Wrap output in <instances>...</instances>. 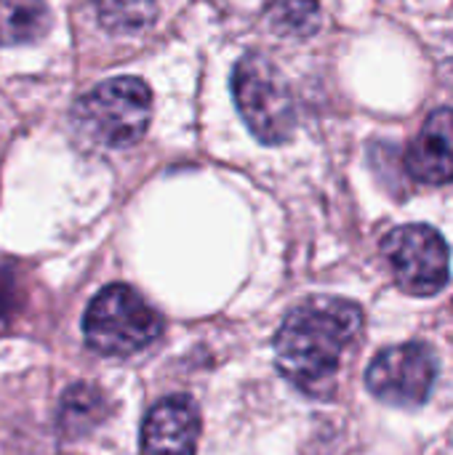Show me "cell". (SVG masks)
I'll use <instances>...</instances> for the list:
<instances>
[{
  "instance_id": "6da1fadb",
  "label": "cell",
  "mask_w": 453,
  "mask_h": 455,
  "mask_svg": "<svg viewBox=\"0 0 453 455\" xmlns=\"http://www.w3.org/2000/svg\"><path fill=\"white\" fill-rule=\"evenodd\" d=\"M363 325V312L355 301L336 296H312L294 307L278 336H275V363L283 379L310 395L328 397L342 355Z\"/></svg>"
},
{
  "instance_id": "7a4b0ae2",
  "label": "cell",
  "mask_w": 453,
  "mask_h": 455,
  "mask_svg": "<svg viewBox=\"0 0 453 455\" xmlns=\"http://www.w3.org/2000/svg\"><path fill=\"white\" fill-rule=\"evenodd\" d=\"M152 93L139 77H115L88 91L72 112L75 128L91 141L109 149L133 147L150 125Z\"/></svg>"
},
{
  "instance_id": "3957f363",
  "label": "cell",
  "mask_w": 453,
  "mask_h": 455,
  "mask_svg": "<svg viewBox=\"0 0 453 455\" xmlns=\"http://www.w3.org/2000/svg\"><path fill=\"white\" fill-rule=\"evenodd\" d=\"M163 333L160 315L128 285H107L83 317L85 344L107 357H128L152 347Z\"/></svg>"
},
{
  "instance_id": "277c9868",
  "label": "cell",
  "mask_w": 453,
  "mask_h": 455,
  "mask_svg": "<svg viewBox=\"0 0 453 455\" xmlns=\"http://www.w3.org/2000/svg\"><path fill=\"white\" fill-rule=\"evenodd\" d=\"M232 96L248 131L262 144H283L296 128L294 96L280 69L264 53H246L232 72Z\"/></svg>"
},
{
  "instance_id": "5b68a950",
  "label": "cell",
  "mask_w": 453,
  "mask_h": 455,
  "mask_svg": "<svg viewBox=\"0 0 453 455\" xmlns=\"http://www.w3.org/2000/svg\"><path fill=\"white\" fill-rule=\"evenodd\" d=\"M395 283L411 296H435L449 283V245L427 224H406L382 240Z\"/></svg>"
},
{
  "instance_id": "8992f818",
  "label": "cell",
  "mask_w": 453,
  "mask_h": 455,
  "mask_svg": "<svg viewBox=\"0 0 453 455\" xmlns=\"http://www.w3.org/2000/svg\"><path fill=\"white\" fill-rule=\"evenodd\" d=\"M438 381V360L425 344H400L379 352L368 371L366 387L368 392L392 408L414 411L427 403L433 387Z\"/></svg>"
},
{
  "instance_id": "52a82bcc",
  "label": "cell",
  "mask_w": 453,
  "mask_h": 455,
  "mask_svg": "<svg viewBox=\"0 0 453 455\" xmlns=\"http://www.w3.org/2000/svg\"><path fill=\"white\" fill-rule=\"evenodd\" d=\"M200 432L190 397L160 400L142 424V455H195Z\"/></svg>"
},
{
  "instance_id": "ba28073f",
  "label": "cell",
  "mask_w": 453,
  "mask_h": 455,
  "mask_svg": "<svg viewBox=\"0 0 453 455\" xmlns=\"http://www.w3.org/2000/svg\"><path fill=\"white\" fill-rule=\"evenodd\" d=\"M406 168L422 184L453 181V107L435 109L406 152Z\"/></svg>"
},
{
  "instance_id": "9c48e42d",
  "label": "cell",
  "mask_w": 453,
  "mask_h": 455,
  "mask_svg": "<svg viewBox=\"0 0 453 455\" xmlns=\"http://www.w3.org/2000/svg\"><path fill=\"white\" fill-rule=\"evenodd\" d=\"M48 32L43 0H0V45L35 43Z\"/></svg>"
},
{
  "instance_id": "30bf717a",
  "label": "cell",
  "mask_w": 453,
  "mask_h": 455,
  "mask_svg": "<svg viewBox=\"0 0 453 455\" xmlns=\"http://www.w3.org/2000/svg\"><path fill=\"white\" fill-rule=\"evenodd\" d=\"M267 24L280 37L304 40L320 29V0H270Z\"/></svg>"
},
{
  "instance_id": "8fae6325",
  "label": "cell",
  "mask_w": 453,
  "mask_h": 455,
  "mask_svg": "<svg viewBox=\"0 0 453 455\" xmlns=\"http://www.w3.org/2000/svg\"><path fill=\"white\" fill-rule=\"evenodd\" d=\"M93 8L101 27L115 35L142 32L158 13L155 0H93Z\"/></svg>"
},
{
  "instance_id": "7c38bea8",
  "label": "cell",
  "mask_w": 453,
  "mask_h": 455,
  "mask_svg": "<svg viewBox=\"0 0 453 455\" xmlns=\"http://www.w3.org/2000/svg\"><path fill=\"white\" fill-rule=\"evenodd\" d=\"M101 397L96 389L91 387H75L67 392L64 405H61V424L69 432H85L88 427H93L104 413Z\"/></svg>"
}]
</instances>
